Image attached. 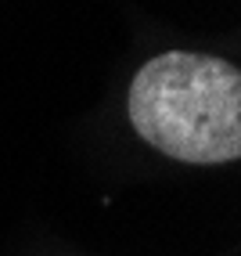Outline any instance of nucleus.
Here are the masks:
<instances>
[{
  "label": "nucleus",
  "mask_w": 241,
  "mask_h": 256,
  "mask_svg": "<svg viewBox=\"0 0 241 256\" xmlns=\"http://www.w3.org/2000/svg\"><path fill=\"white\" fill-rule=\"evenodd\" d=\"M130 119L173 159L231 162L241 152V76L231 62L166 50L133 76Z\"/></svg>",
  "instance_id": "nucleus-1"
}]
</instances>
